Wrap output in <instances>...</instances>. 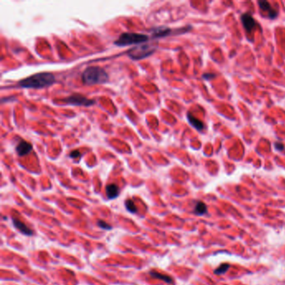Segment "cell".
<instances>
[{
  "label": "cell",
  "instance_id": "cell-5",
  "mask_svg": "<svg viewBox=\"0 0 285 285\" xmlns=\"http://www.w3.org/2000/svg\"><path fill=\"white\" fill-rule=\"evenodd\" d=\"M62 102L65 103L67 105L88 107V106L92 105L95 103V101L93 100H90V99H88L87 97L81 95V94H73V95L63 99Z\"/></svg>",
  "mask_w": 285,
  "mask_h": 285
},
{
  "label": "cell",
  "instance_id": "cell-20",
  "mask_svg": "<svg viewBox=\"0 0 285 285\" xmlns=\"http://www.w3.org/2000/svg\"><path fill=\"white\" fill-rule=\"evenodd\" d=\"M215 76H216L215 75H212V74H208V75H207V74H205L204 75H203V78H205L206 80H209L210 78L211 79L214 78Z\"/></svg>",
  "mask_w": 285,
  "mask_h": 285
},
{
  "label": "cell",
  "instance_id": "cell-11",
  "mask_svg": "<svg viewBox=\"0 0 285 285\" xmlns=\"http://www.w3.org/2000/svg\"><path fill=\"white\" fill-rule=\"evenodd\" d=\"M120 189L115 184H109L106 187V195L109 199H114L119 196Z\"/></svg>",
  "mask_w": 285,
  "mask_h": 285
},
{
  "label": "cell",
  "instance_id": "cell-16",
  "mask_svg": "<svg viewBox=\"0 0 285 285\" xmlns=\"http://www.w3.org/2000/svg\"><path fill=\"white\" fill-rule=\"evenodd\" d=\"M229 268H230V265H229V264H227V263L222 264V265H220L217 269H215L214 273H217V274H222V273H226Z\"/></svg>",
  "mask_w": 285,
  "mask_h": 285
},
{
  "label": "cell",
  "instance_id": "cell-9",
  "mask_svg": "<svg viewBox=\"0 0 285 285\" xmlns=\"http://www.w3.org/2000/svg\"><path fill=\"white\" fill-rule=\"evenodd\" d=\"M13 222H14V226L19 230L20 232H21L23 234L27 235V236H31L33 235V231L31 229L29 228L28 226L22 222L20 220H18L17 218H13Z\"/></svg>",
  "mask_w": 285,
  "mask_h": 285
},
{
  "label": "cell",
  "instance_id": "cell-3",
  "mask_svg": "<svg viewBox=\"0 0 285 285\" xmlns=\"http://www.w3.org/2000/svg\"><path fill=\"white\" fill-rule=\"evenodd\" d=\"M148 39L149 36L146 34H137V33H123L115 41V44L120 47L129 46L132 44H142L148 41Z\"/></svg>",
  "mask_w": 285,
  "mask_h": 285
},
{
  "label": "cell",
  "instance_id": "cell-19",
  "mask_svg": "<svg viewBox=\"0 0 285 285\" xmlns=\"http://www.w3.org/2000/svg\"><path fill=\"white\" fill-rule=\"evenodd\" d=\"M275 146H276V148L278 149V151H283V149H284V146H283L282 143H279V142L276 143Z\"/></svg>",
  "mask_w": 285,
  "mask_h": 285
},
{
  "label": "cell",
  "instance_id": "cell-8",
  "mask_svg": "<svg viewBox=\"0 0 285 285\" xmlns=\"http://www.w3.org/2000/svg\"><path fill=\"white\" fill-rule=\"evenodd\" d=\"M15 150H16V152H17L19 156H24L31 152L32 150H33V146H32V145L29 142L21 141L16 146Z\"/></svg>",
  "mask_w": 285,
  "mask_h": 285
},
{
  "label": "cell",
  "instance_id": "cell-12",
  "mask_svg": "<svg viewBox=\"0 0 285 285\" xmlns=\"http://www.w3.org/2000/svg\"><path fill=\"white\" fill-rule=\"evenodd\" d=\"M187 120L189 123H190L192 126H193L195 129H197L198 131H202L203 128H204V125L202 123L201 120L198 119V118H196L194 117L192 114L190 113H188L187 114Z\"/></svg>",
  "mask_w": 285,
  "mask_h": 285
},
{
  "label": "cell",
  "instance_id": "cell-4",
  "mask_svg": "<svg viewBox=\"0 0 285 285\" xmlns=\"http://www.w3.org/2000/svg\"><path fill=\"white\" fill-rule=\"evenodd\" d=\"M156 50V47L149 44H142L141 46L134 47L127 52L128 56L134 60H140L142 59L150 56Z\"/></svg>",
  "mask_w": 285,
  "mask_h": 285
},
{
  "label": "cell",
  "instance_id": "cell-2",
  "mask_svg": "<svg viewBox=\"0 0 285 285\" xmlns=\"http://www.w3.org/2000/svg\"><path fill=\"white\" fill-rule=\"evenodd\" d=\"M109 80L107 72L98 66H90L85 70L82 74V81L86 85H102Z\"/></svg>",
  "mask_w": 285,
  "mask_h": 285
},
{
  "label": "cell",
  "instance_id": "cell-10",
  "mask_svg": "<svg viewBox=\"0 0 285 285\" xmlns=\"http://www.w3.org/2000/svg\"><path fill=\"white\" fill-rule=\"evenodd\" d=\"M171 33V29L167 27H158L155 29L152 32L151 36L154 39H159V38H164V37L170 35Z\"/></svg>",
  "mask_w": 285,
  "mask_h": 285
},
{
  "label": "cell",
  "instance_id": "cell-14",
  "mask_svg": "<svg viewBox=\"0 0 285 285\" xmlns=\"http://www.w3.org/2000/svg\"><path fill=\"white\" fill-rule=\"evenodd\" d=\"M195 212L198 215H203L204 213H206L207 211V205L205 204L204 202H198L195 206V209H194Z\"/></svg>",
  "mask_w": 285,
  "mask_h": 285
},
{
  "label": "cell",
  "instance_id": "cell-13",
  "mask_svg": "<svg viewBox=\"0 0 285 285\" xmlns=\"http://www.w3.org/2000/svg\"><path fill=\"white\" fill-rule=\"evenodd\" d=\"M150 274H151L152 277H154V278L161 279V280L164 281V282H166V283H172V278L168 275H166V274H163V273H158V272H156V271H151V272H150Z\"/></svg>",
  "mask_w": 285,
  "mask_h": 285
},
{
  "label": "cell",
  "instance_id": "cell-6",
  "mask_svg": "<svg viewBox=\"0 0 285 285\" xmlns=\"http://www.w3.org/2000/svg\"><path fill=\"white\" fill-rule=\"evenodd\" d=\"M258 6L260 8L261 11L263 14H264L266 17L270 19V20H274L278 16V11L272 7V5L268 2V1H258Z\"/></svg>",
  "mask_w": 285,
  "mask_h": 285
},
{
  "label": "cell",
  "instance_id": "cell-18",
  "mask_svg": "<svg viewBox=\"0 0 285 285\" xmlns=\"http://www.w3.org/2000/svg\"><path fill=\"white\" fill-rule=\"evenodd\" d=\"M80 156H81V152L78 150L71 151L70 154V157H71V158H77V157H80Z\"/></svg>",
  "mask_w": 285,
  "mask_h": 285
},
{
  "label": "cell",
  "instance_id": "cell-7",
  "mask_svg": "<svg viewBox=\"0 0 285 285\" xmlns=\"http://www.w3.org/2000/svg\"><path fill=\"white\" fill-rule=\"evenodd\" d=\"M242 24L243 25V28L247 31L248 34H250L254 31L257 26V22L253 17V15L249 13L243 14L241 16Z\"/></svg>",
  "mask_w": 285,
  "mask_h": 285
},
{
  "label": "cell",
  "instance_id": "cell-1",
  "mask_svg": "<svg viewBox=\"0 0 285 285\" xmlns=\"http://www.w3.org/2000/svg\"><path fill=\"white\" fill-rule=\"evenodd\" d=\"M55 81L54 75L48 72H42L33 75H30L27 78L24 79L20 81V86L22 88H29V89H40V88L48 87L52 86Z\"/></svg>",
  "mask_w": 285,
  "mask_h": 285
},
{
  "label": "cell",
  "instance_id": "cell-17",
  "mask_svg": "<svg viewBox=\"0 0 285 285\" xmlns=\"http://www.w3.org/2000/svg\"><path fill=\"white\" fill-rule=\"evenodd\" d=\"M98 225L103 229H111V226H110L107 222H105V221H102V220H100L98 222Z\"/></svg>",
  "mask_w": 285,
  "mask_h": 285
},
{
  "label": "cell",
  "instance_id": "cell-15",
  "mask_svg": "<svg viewBox=\"0 0 285 285\" xmlns=\"http://www.w3.org/2000/svg\"><path fill=\"white\" fill-rule=\"evenodd\" d=\"M126 207L127 210H128L129 212H132V213L137 212V206H136V204L134 203V202L131 199L126 201Z\"/></svg>",
  "mask_w": 285,
  "mask_h": 285
}]
</instances>
